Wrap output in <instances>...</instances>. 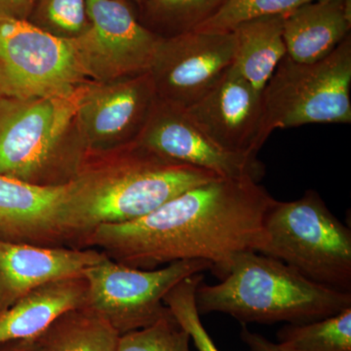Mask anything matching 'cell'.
<instances>
[{
  "instance_id": "6da1fadb",
  "label": "cell",
  "mask_w": 351,
  "mask_h": 351,
  "mask_svg": "<svg viewBox=\"0 0 351 351\" xmlns=\"http://www.w3.org/2000/svg\"><path fill=\"white\" fill-rule=\"evenodd\" d=\"M274 202L253 180L219 178L136 221L98 226L75 248L97 249L113 262L145 270L207 261L221 279L235 254L265 248V219Z\"/></svg>"
},
{
  "instance_id": "7a4b0ae2",
  "label": "cell",
  "mask_w": 351,
  "mask_h": 351,
  "mask_svg": "<svg viewBox=\"0 0 351 351\" xmlns=\"http://www.w3.org/2000/svg\"><path fill=\"white\" fill-rule=\"evenodd\" d=\"M219 178L157 156L136 142L88 156L64 193L62 226L66 243L75 248L98 226L136 221L184 191Z\"/></svg>"
},
{
  "instance_id": "3957f363",
  "label": "cell",
  "mask_w": 351,
  "mask_h": 351,
  "mask_svg": "<svg viewBox=\"0 0 351 351\" xmlns=\"http://www.w3.org/2000/svg\"><path fill=\"white\" fill-rule=\"evenodd\" d=\"M198 313H219L241 324H301L323 319L351 306V293L309 280L293 267L255 251L235 254L221 282H201Z\"/></svg>"
},
{
  "instance_id": "277c9868",
  "label": "cell",
  "mask_w": 351,
  "mask_h": 351,
  "mask_svg": "<svg viewBox=\"0 0 351 351\" xmlns=\"http://www.w3.org/2000/svg\"><path fill=\"white\" fill-rule=\"evenodd\" d=\"M88 82L64 96L0 98V175L41 188L77 177L88 157L76 119Z\"/></svg>"
},
{
  "instance_id": "5b68a950",
  "label": "cell",
  "mask_w": 351,
  "mask_h": 351,
  "mask_svg": "<svg viewBox=\"0 0 351 351\" xmlns=\"http://www.w3.org/2000/svg\"><path fill=\"white\" fill-rule=\"evenodd\" d=\"M261 254L281 261L309 280L351 293V230L313 189L299 199L276 201L265 219Z\"/></svg>"
},
{
  "instance_id": "8992f818",
  "label": "cell",
  "mask_w": 351,
  "mask_h": 351,
  "mask_svg": "<svg viewBox=\"0 0 351 351\" xmlns=\"http://www.w3.org/2000/svg\"><path fill=\"white\" fill-rule=\"evenodd\" d=\"M351 38L329 56L300 64L287 55L263 91L265 133L313 123H351Z\"/></svg>"
},
{
  "instance_id": "52a82bcc",
  "label": "cell",
  "mask_w": 351,
  "mask_h": 351,
  "mask_svg": "<svg viewBox=\"0 0 351 351\" xmlns=\"http://www.w3.org/2000/svg\"><path fill=\"white\" fill-rule=\"evenodd\" d=\"M206 270H212L211 263L202 260L178 261L145 270L107 258L83 271L88 285L85 306L121 336L149 326L169 313L164 298L171 289Z\"/></svg>"
},
{
  "instance_id": "ba28073f",
  "label": "cell",
  "mask_w": 351,
  "mask_h": 351,
  "mask_svg": "<svg viewBox=\"0 0 351 351\" xmlns=\"http://www.w3.org/2000/svg\"><path fill=\"white\" fill-rule=\"evenodd\" d=\"M88 82L75 41L27 21L0 20V98L64 96Z\"/></svg>"
},
{
  "instance_id": "9c48e42d",
  "label": "cell",
  "mask_w": 351,
  "mask_h": 351,
  "mask_svg": "<svg viewBox=\"0 0 351 351\" xmlns=\"http://www.w3.org/2000/svg\"><path fill=\"white\" fill-rule=\"evenodd\" d=\"M89 29L75 41L90 82H105L147 73L160 36L138 19L129 0H87Z\"/></svg>"
},
{
  "instance_id": "30bf717a",
  "label": "cell",
  "mask_w": 351,
  "mask_h": 351,
  "mask_svg": "<svg viewBox=\"0 0 351 351\" xmlns=\"http://www.w3.org/2000/svg\"><path fill=\"white\" fill-rule=\"evenodd\" d=\"M234 34L189 32L161 39L147 73L157 100L186 110L232 66Z\"/></svg>"
},
{
  "instance_id": "8fae6325",
  "label": "cell",
  "mask_w": 351,
  "mask_h": 351,
  "mask_svg": "<svg viewBox=\"0 0 351 351\" xmlns=\"http://www.w3.org/2000/svg\"><path fill=\"white\" fill-rule=\"evenodd\" d=\"M156 103L149 73L88 82L76 115L88 156L108 154L135 143Z\"/></svg>"
},
{
  "instance_id": "7c38bea8",
  "label": "cell",
  "mask_w": 351,
  "mask_h": 351,
  "mask_svg": "<svg viewBox=\"0 0 351 351\" xmlns=\"http://www.w3.org/2000/svg\"><path fill=\"white\" fill-rule=\"evenodd\" d=\"M157 156L228 179L262 181L265 166L254 154H239L216 144L180 108L157 100L151 117L136 141Z\"/></svg>"
},
{
  "instance_id": "4fadbf2b",
  "label": "cell",
  "mask_w": 351,
  "mask_h": 351,
  "mask_svg": "<svg viewBox=\"0 0 351 351\" xmlns=\"http://www.w3.org/2000/svg\"><path fill=\"white\" fill-rule=\"evenodd\" d=\"M184 112L208 137L228 151L257 156L269 138L263 92L252 86L233 66Z\"/></svg>"
},
{
  "instance_id": "5bb4252c",
  "label": "cell",
  "mask_w": 351,
  "mask_h": 351,
  "mask_svg": "<svg viewBox=\"0 0 351 351\" xmlns=\"http://www.w3.org/2000/svg\"><path fill=\"white\" fill-rule=\"evenodd\" d=\"M107 258L97 249L0 240V311L34 289L58 279L80 276Z\"/></svg>"
},
{
  "instance_id": "9a60e30c",
  "label": "cell",
  "mask_w": 351,
  "mask_h": 351,
  "mask_svg": "<svg viewBox=\"0 0 351 351\" xmlns=\"http://www.w3.org/2000/svg\"><path fill=\"white\" fill-rule=\"evenodd\" d=\"M66 186L41 188L0 175V240L68 246L62 226Z\"/></svg>"
},
{
  "instance_id": "2e32d148",
  "label": "cell",
  "mask_w": 351,
  "mask_h": 351,
  "mask_svg": "<svg viewBox=\"0 0 351 351\" xmlns=\"http://www.w3.org/2000/svg\"><path fill=\"white\" fill-rule=\"evenodd\" d=\"M350 0L308 2L286 14L287 56L300 64L320 61L350 36Z\"/></svg>"
},
{
  "instance_id": "e0dca14e",
  "label": "cell",
  "mask_w": 351,
  "mask_h": 351,
  "mask_svg": "<svg viewBox=\"0 0 351 351\" xmlns=\"http://www.w3.org/2000/svg\"><path fill=\"white\" fill-rule=\"evenodd\" d=\"M83 274L44 284L0 311V343L36 339L58 317L87 301Z\"/></svg>"
},
{
  "instance_id": "ac0fdd59",
  "label": "cell",
  "mask_w": 351,
  "mask_h": 351,
  "mask_svg": "<svg viewBox=\"0 0 351 351\" xmlns=\"http://www.w3.org/2000/svg\"><path fill=\"white\" fill-rule=\"evenodd\" d=\"M285 15L248 21L232 32V66L258 91H263L277 66L287 55L283 39Z\"/></svg>"
},
{
  "instance_id": "d6986e66",
  "label": "cell",
  "mask_w": 351,
  "mask_h": 351,
  "mask_svg": "<svg viewBox=\"0 0 351 351\" xmlns=\"http://www.w3.org/2000/svg\"><path fill=\"white\" fill-rule=\"evenodd\" d=\"M120 335L84 306L58 317L34 339L36 351H117Z\"/></svg>"
},
{
  "instance_id": "ffe728a7",
  "label": "cell",
  "mask_w": 351,
  "mask_h": 351,
  "mask_svg": "<svg viewBox=\"0 0 351 351\" xmlns=\"http://www.w3.org/2000/svg\"><path fill=\"white\" fill-rule=\"evenodd\" d=\"M228 0H147L138 7L141 23L162 38L195 31Z\"/></svg>"
},
{
  "instance_id": "44dd1931",
  "label": "cell",
  "mask_w": 351,
  "mask_h": 351,
  "mask_svg": "<svg viewBox=\"0 0 351 351\" xmlns=\"http://www.w3.org/2000/svg\"><path fill=\"white\" fill-rule=\"evenodd\" d=\"M276 337L294 351H351V306L323 319L286 324Z\"/></svg>"
},
{
  "instance_id": "7402d4cb",
  "label": "cell",
  "mask_w": 351,
  "mask_h": 351,
  "mask_svg": "<svg viewBox=\"0 0 351 351\" xmlns=\"http://www.w3.org/2000/svg\"><path fill=\"white\" fill-rule=\"evenodd\" d=\"M27 22L64 40H76L89 29L87 0H34Z\"/></svg>"
},
{
  "instance_id": "603a6c76",
  "label": "cell",
  "mask_w": 351,
  "mask_h": 351,
  "mask_svg": "<svg viewBox=\"0 0 351 351\" xmlns=\"http://www.w3.org/2000/svg\"><path fill=\"white\" fill-rule=\"evenodd\" d=\"M311 1L314 0H228L213 17L198 25L195 32L228 34L248 21L285 15Z\"/></svg>"
},
{
  "instance_id": "cb8c5ba5",
  "label": "cell",
  "mask_w": 351,
  "mask_h": 351,
  "mask_svg": "<svg viewBox=\"0 0 351 351\" xmlns=\"http://www.w3.org/2000/svg\"><path fill=\"white\" fill-rule=\"evenodd\" d=\"M191 339L169 309L154 324L121 335L117 351H191Z\"/></svg>"
},
{
  "instance_id": "d4e9b609",
  "label": "cell",
  "mask_w": 351,
  "mask_h": 351,
  "mask_svg": "<svg viewBox=\"0 0 351 351\" xmlns=\"http://www.w3.org/2000/svg\"><path fill=\"white\" fill-rule=\"evenodd\" d=\"M203 279V274L186 277L171 289L164 298V304L178 323L188 331L198 351H219L203 326L196 308L195 290Z\"/></svg>"
},
{
  "instance_id": "484cf974",
  "label": "cell",
  "mask_w": 351,
  "mask_h": 351,
  "mask_svg": "<svg viewBox=\"0 0 351 351\" xmlns=\"http://www.w3.org/2000/svg\"><path fill=\"white\" fill-rule=\"evenodd\" d=\"M34 0H0V20L27 21Z\"/></svg>"
},
{
  "instance_id": "4316f807",
  "label": "cell",
  "mask_w": 351,
  "mask_h": 351,
  "mask_svg": "<svg viewBox=\"0 0 351 351\" xmlns=\"http://www.w3.org/2000/svg\"><path fill=\"white\" fill-rule=\"evenodd\" d=\"M240 338L250 351H294L269 341L258 332H251L245 324H242Z\"/></svg>"
},
{
  "instance_id": "83f0119b",
  "label": "cell",
  "mask_w": 351,
  "mask_h": 351,
  "mask_svg": "<svg viewBox=\"0 0 351 351\" xmlns=\"http://www.w3.org/2000/svg\"><path fill=\"white\" fill-rule=\"evenodd\" d=\"M0 351H36L34 339L6 341L0 343Z\"/></svg>"
},
{
  "instance_id": "f1b7e54d",
  "label": "cell",
  "mask_w": 351,
  "mask_h": 351,
  "mask_svg": "<svg viewBox=\"0 0 351 351\" xmlns=\"http://www.w3.org/2000/svg\"><path fill=\"white\" fill-rule=\"evenodd\" d=\"M129 1H131L132 3H134L136 6L138 7L142 5V4L144 3L145 1H147V0H129Z\"/></svg>"
},
{
  "instance_id": "f546056e",
  "label": "cell",
  "mask_w": 351,
  "mask_h": 351,
  "mask_svg": "<svg viewBox=\"0 0 351 351\" xmlns=\"http://www.w3.org/2000/svg\"><path fill=\"white\" fill-rule=\"evenodd\" d=\"M318 1H334V0H318Z\"/></svg>"
}]
</instances>
